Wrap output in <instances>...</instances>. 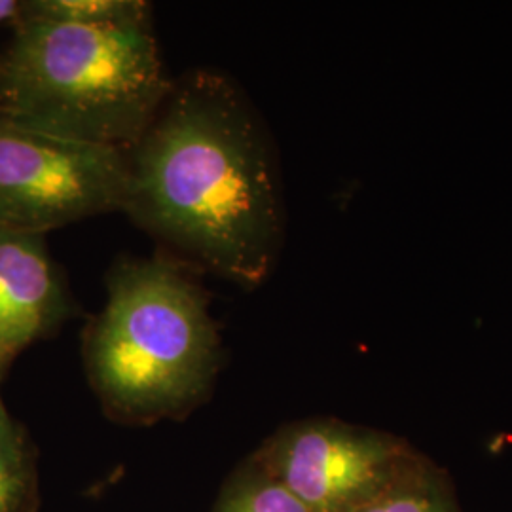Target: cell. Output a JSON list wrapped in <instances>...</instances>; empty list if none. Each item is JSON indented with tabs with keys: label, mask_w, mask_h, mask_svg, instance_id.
I'll return each mask as SVG.
<instances>
[{
	"label": "cell",
	"mask_w": 512,
	"mask_h": 512,
	"mask_svg": "<svg viewBox=\"0 0 512 512\" xmlns=\"http://www.w3.org/2000/svg\"><path fill=\"white\" fill-rule=\"evenodd\" d=\"M124 213L205 270L251 291L274 270L283 202L272 148L224 76L194 71L129 148Z\"/></svg>",
	"instance_id": "1"
},
{
	"label": "cell",
	"mask_w": 512,
	"mask_h": 512,
	"mask_svg": "<svg viewBox=\"0 0 512 512\" xmlns=\"http://www.w3.org/2000/svg\"><path fill=\"white\" fill-rule=\"evenodd\" d=\"M90 385L114 421L179 420L205 403L222 363L219 327L202 285L164 255L126 258L84 334Z\"/></svg>",
	"instance_id": "2"
},
{
	"label": "cell",
	"mask_w": 512,
	"mask_h": 512,
	"mask_svg": "<svg viewBox=\"0 0 512 512\" xmlns=\"http://www.w3.org/2000/svg\"><path fill=\"white\" fill-rule=\"evenodd\" d=\"M0 59V116L97 147H133L173 82L150 29H95L19 12Z\"/></svg>",
	"instance_id": "3"
},
{
	"label": "cell",
	"mask_w": 512,
	"mask_h": 512,
	"mask_svg": "<svg viewBox=\"0 0 512 512\" xmlns=\"http://www.w3.org/2000/svg\"><path fill=\"white\" fill-rule=\"evenodd\" d=\"M126 150L97 147L0 116V228L44 236L128 198Z\"/></svg>",
	"instance_id": "4"
},
{
	"label": "cell",
	"mask_w": 512,
	"mask_h": 512,
	"mask_svg": "<svg viewBox=\"0 0 512 512\" xmlns=\"http://www.w3.org/2000/svg\"><path fill=\"white\" fill-rule=\"evenodd\" d=\"M253 458L310 512H357L418 461L403 440L334 418L289 423Z\"/></svg>",
	"instance_id": "5"
},
{
	"label": "cell",
	"mask_w": 512,
	"mask_h": 512,
	"mask_svg": "<svg viewBox=\"0 0 512 512\" xmlns=\"http://www.w3.org/2000/svg\"><path fill=\"white\" fill-rule=\"evenodd\" d=\"M44 236L0 228V378L19 353L71 315Z\"/></svg>",
	"instance_id": "6"
},
{
	"label": "cell",
	"mask_w": 512,
	"mask_h": 512,
	"mask_svg": "<svg viewBox=\"0 0 512 512\" xmlns=\"http://www.w3.org/2000/svg\"><path fill=\"white\" fill-rule=\"evenodd\" d=\"M21 14L95 29H150V4L143 0H31Z\"/></svg>",
	"instance_id": "7"
},
{
	"label": "cell",
	"mask_w": 512,
	"mask_h": 512,
	"mask_svg": "<svg viewBox=\"0 0 512 512\" xmlns=\"http://www.w3.org/2000/svg\"><path fill=\"white\" fill-rule=\"evenodd\" d=\"M213 512H310L253 456L224 482Z\"/></svg>",
	"instance_id": "8"
},
{
	"label": "cell",
	"mask_w": 512,
	"mask_h": 512,
	"mask_svg": "<svg viewBox=\"0 0 512 512\" xmlns=\"http://www.w3.org/2000/svg\"><path fill=\"white\" fill-rule=\"evenodd\" d=\"M357 512H458L452 497L435 473L425 469L420 459L384 492Z\"/></svg>",
	"instance_id": "9"
},
{
	"label": "cell",
	"mask_w": 512,
	"mask_h": 512,
	"mask_svg": "<svg viewBox=\"0 0 512 512\" xmlns=\"http://www.w3.org/2000/svg\"><path fill=\"white\" fill-rule=\"evenodd\" d=\"M33 484V469L21 433L0 401V512L27 511Z\"/></svg>",
	"instance_id": "10"
},
{
	"label": "cell",
	"mask_w": 512,
	"mask_h": 512,
	"mask_svg": "<svg viewBox=\"0 0 512 512\" xmlns=\"http://www.w3.org/2000/svg\"><path fill=\"white\" fill-rule=\"evenodd\" d=\"M21 12V2L16 0H0V25L6 21H16Z\"/></svg>",
	"instance_id": "11"
}]
</instances>
